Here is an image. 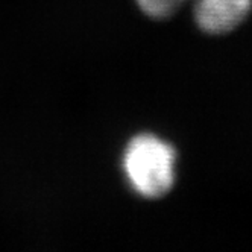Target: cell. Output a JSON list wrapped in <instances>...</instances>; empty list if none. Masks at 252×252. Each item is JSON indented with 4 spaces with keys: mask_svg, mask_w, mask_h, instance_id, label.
<instances>
[{
    "mask_svg": "<svg viewBox=\"0 0 252 252\" xmlns=\"http://www.w3.org/2000/svg\"><path fill=\"white\" fill-rule=\"evenodd\" d=\"M140 8L148 15L155 19H163L181 8L187 0H137Z\"/></svg>",
    "mask_w": 252,
    "mask_h": 252,
    "instance_id": "obj_3",
    "label": "cell"
},
{
    "mask_svg": "<svg viewBox=\"0 0 252 252\" xmlns=\"http://www.w3.org/2000/svg\"><path fill=\"white\" fill-rule=\"evenodd\" d=\"M252 0H196L194 19L208 33H225L248 15Z\"/></svg>",
    "mask_w": 252,
    "mask_h": 252,
    "instance_id": "obj_2",
    "label": "cell"
},
{
    "mask_svg": "<svg viewBox=\"0 0 252 252\" xmlns=\"http://www.w3.org/2000/svg\"><path fill=\"white\" fill-rule=\"evenodd\" d=\"M176 154L154 135H138L129 141L123 167L132 189L146 197L166 194L175 181Z\"/></svg>",
    "mask_w": 252,
    "mask_h": 252,
    "instance_id": "obj_1",
    "label": "cell"
}]
</instances>
